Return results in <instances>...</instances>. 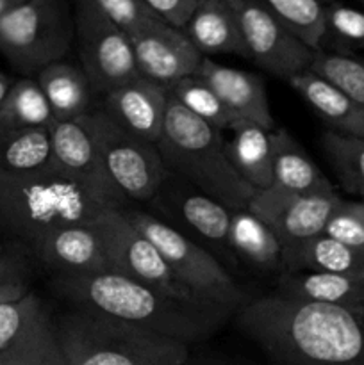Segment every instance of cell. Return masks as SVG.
<instances>
[{
	"instance_id": "6da1fadb",
	"label": "cell",
	"mask_w": 364,
	"mask_h": 365,
	"mask_svg": "<svg viewBox=\"0 0 364 365\" xmlns=\"http://www.w3.org/2000/svg\"><path fill=\"white\" fill-rule=\"evenodd\" d=\"M238 328L266 365H364V309L275 292L245 303L238 310Z\"/></svg>"
},
{
	"instance_id": "7a4b0ae2",
	"label": "cell",
	"mask_w": 364,
	"mask_h": 365,
	"mask_svg": "<svg viewBox=\"0 0 364 365\" xmlns=\"http://www.w3.org/2000/svg\"><path fill=\"white\" fill-rule=\"evenodd\" d=\"M54 287L74 307L106 314L188 346L207 341L227 319V314L186 305L116 271L81 277L56 274Z\"/></svg>"
},
{
	"instance_id": "3957f363",
	"label": "cell",
	"mask_w": 364,
	"mask_h": 365,
	"mask_svg": "<svg viewBox=\"0 0 364 365\" xmlns=\"http://www.w3.org/2000/svg\"><path fill=\"white\" fill-rule=\"evenodd\" d=\"M107 209L54 164L29 173H0V235L29 250L50 232L88 225Z\"/></svg>"
},
{
	"instance_id": "277c9868",
	"label": "cell",
	"mask_w": 364,
	"mask_h": 365,
	"mask_svg": "<svg viewBox=\"0 0 364 365\" xmlns=\"http://www.w3.org/2000/svg\"><path fill=\"white\" fill-rule=\"evenodd\" d=\"M157 150L171 175L232 212L248 209L256 189L232 166L221 130L189 113L171 95Z\"/></svg>"
},
{
	"instance_id": "5b68a950",
	"label": "cell",
	"mask_w": 364,
	"mask_h": 365,
	"mask_svg": "<svg viewBox=\"0 0 364 365\" xmlns=\"http://www.w3.org/2000/svg\"><path fill=\"white\" fill-rule=\"evenodd\" d=\"M57 328L66 365H184L191 355L184 342L81 307Z\"/></svg>"
},
{
	"instance_id": "8992f818",
	"label": "cell",
	"mask_w": 364,
	"mask_h": 365,
	"mask_svg": "<svg viewBox=\"0 0 364 365\" xmlns=\"http://www.w3.org/2000/svg\"><path fill=\"white\" fill-rule=\"evenodd\" d=\"M75 38L66 0H27L0 18V53L24 77L64 61Z\"/></svg>"
},
{
	"instance_id": "52a82bcc",
	"label": "cell",
	"mask_w": 364,
	"mask_h": 365,
	"mask_svg": "<svg viewBox=\"0 0 364 365\" xmlns=\"http://www.w3.org/2000/svg\"><path fill=\"white\" fill-rule=\"evenodd\" d=\"M121 212L136 230L159 250L168 266L202 302L227 312H238L245 305L241 289L227 267L200 242L153 214L127 207Z\"/></svg>"
},
{
	"instance_id": "ba28073f",
	"label": "cell",
	"mask_w": 364,
	"mask_h": 365,
	"mask_svg": "<svg viewBox=\"0 0 364 365\" xmlns=\"http://www.w3.org/2000/svg\"><path fill=\"white\" fill-rule=\"evenodd\" d=\"M77 121L91 135L121 195L132 202H152L170 177L157 146L128 134L102 109L89 110Z\"/></svg>"
},
{
	"instance_id": "9c48e42d",
	"label": "cell",
	"mask_w": 364,
	"mask_h": 365,
	"mask_svg": "<svg viewBox=\"0 0 364 365\" xmlns=\"http://www.w3.org/2000/svg\"><path fill=\"white\" fill-rule=\"evenodd\" d=\"M88 225L102 241L116 273L127 274L139 284L148 285L186 305L228 316L227 310L216 309L202 302L168 266L159 250L125 220L121 209L103 210Z\"/></svg>"
},
{
	"instance_id": "30bf717a",
	"label": "cell",
	"mask_w": 364,
	"mask_h": 365,
	"mask_svg": "<svg viewBox=\"0 0 364 365\" xmlns=\"http://www.w3.org/2000/svg\"><path fill=\"white\" fill-rule=\"evenodd\" d=\"M75 36L81 68L95 93L106 96L141 77L131 38L89 0H75Z\"/></svg>"
},
{
	"instance_id": "8fae6325",
	"label": "cell",
	"mask_w": 364,
	"mask_h": 365,
	"mask_svg": "<svg viewBox=\"0 0 364 365\" xmlns=\"http://www.w3.org/2000/svg\"><path fill=\"white\" fill-rule=\"evenodd\" d=\"M238 18L248 59L278 78L309 70L314 50L256 0H227Z\"/></svg>"
},
{
	"instance_id": "7c38bea8",
	"label": "cell",
	"mask_w": 364,
	"mask_h": 365,
	"mask_svg": "<svg viewBox=\"0 0 364 365\" xmlns=\"http://www.w3.org/2000/svg\"><path fill=\"white\" fill-rule=\"evenodd\" d=\"M0 365H66L57 319L34 292L0 305Z\"/></svg>"
},
{
	"instance_id": "4fadbf2b",
	"label": "cell",
	"mask_w": 364,
	"mask_h": 365,
	"mask_svg": "<svg viewBox=\"0 0 364 365\" xmlns=\"http://www.w3.org/2000/svg\"><path fill=\"white\" fill-rule=\"evenodd\" d=\"M152 202L163 214L202 239L203 248L209 250L223 266L238 264L228 242L232 210L171 173Z\"/></svg>"
},
{
	"instance_id": "5bb4252c",
	"label": "cell",
	"mask_w": 364,
	"mask_h": 365,
	"mask_svg": "<svg viewBox=\"0 0 364 365\" xmlns=\"http://www.w3.org/2000/svg\"><path fill=\"white\" fill-rule=\"evenodd\" d=\"M339 198L335 191L303 195L271 185L256 191L248 210L275 232L282 246H291L323 234Z\"/></svg>"
},
{
	"instance_id": "9a60e30c",
	"label": "cell",
	"mask_w": 364,
	"mask_h": 365,
	"mask_svg": "<svg viewBox=\"0 0 364 365\" xmlns=\"http://www.w3.org/2000/svg\"><path fill=\"white\" fill-rule=\"evenodd\" d=\"M50 146L57 170L109 209H125L127 198L107 173L91 135L79 121H56L50 127Z\"/></svg>"
},
{
	"instance_id": "2e32d148",
	"label": "cell",
	"mask_w": 364,
	"mask_h": 365,
	"mask_svg": "<svg viewBox=\"0 0 364 365\" xmlns=\"http://www.w3.org/2000/svg\"><path fill=\"white\" fill-rule=\"evenodd\" d=\"M128 38L141 77L168 89L175 82L195 75L203 59L182 29L171 27L163 20L153 21Z\"/></svg>"
},
{
	"instance_id": "e0dca14e",
	"label": "cell",
	"mask_w": 364,
	"mask_h": 365,
	"mask_svg": "<svg viewBox=\"0 0 364 365\" xmlns=\"http://www.w3.org/2000/svg\"><path fill=\"white\" fill-rule=\"evenodd\" d=\"M168 96L166 86L138 77L107 93L102 110L128 134L157 146L163 135Z\"/></svg>"
},
{
	"instance_id": "ac0fdd59",
	"label": "cell",
	"mask_w": 364,
	"mask_h": 365,
	"mask_svg": "<svg viewBox=\"0 0 364 365\" xmlns=\"http://www.w3.org/2000/svg\"><path fill=\"white\" fill-rule=\"evenodd\" d=\"M31 253L56 274L81 277L116 271L102 241L89 225L57 228L39 239Z\"/></svg>"
},
{
	"instance_id": "d6986e66",
	"label": "cell",
	"mask_w": 364,
	"mask_h": 365,
	"mask_svg": "<svg viewBox=\"0 0 364 365\" xmlns=\"http://www.w3.org/2000/svg\"><path fill=\"white\" fill-rule=\"evenodd\" d=\"M195 75L209 84L238 118L253 121L268 130L277 128L264 81L257 73L225 66L211 57H203Z\"/></svg>"
},
{
	"instance_id": "ffe728a7",
	"label": "cell",
	"mask_w": 364,
	"mask_h": 365,
	"mask_svg": "<svg viewBox=\"0 0 364 365\" xmlns=\"http://www.w3.org/2000/svg\"><path fill=\"white\" fill-rule=\"evenodd\" d=\"M182 31L203 57L239 56L248 59L238 18L227 0H198Z\"/></svg>"
},
{
	"instance_id": "44dd1931",
	"label": "cell",
	"mask_w": 364,
	"mask_h": 365,
	"mask_svg": "<svg viewBox=\"0 0 364 365\" xmlns=\"http://www.w3.org/2000/svg\"><path fill=\"white\" fill-rule=\"evenodd\" d=\"M288 82L327 123V130L364 138V109L345 93L310 70L295 75Z\"/></svg>"
},
{
	"instance_id": "7402d4cb",
	"label": "cell",
	"mask_w": 364,
	"mask_h": 365,
	"mask_svg": "<svg viewBox=\"0 0 364 365\" xmlns=\"http://www.w3.org/2000/svg\"><path fill=\"white\" fill-rule=\"evenodd\" d=\"M277 294L345 309H364V277L285 271L278 278Z\"/></svg>"
},
{
	"instance_id": "603a6c76",
	"label": "cell",
	"mask_w": 364,
	"mask_h": 365,
	"mask_svg": "<svg viewBox=\"0 0 364 365\" xmlns=\"http://www.w3.org/2000/svg\"><path fill=\"white\" fill-rule=\"evenodd\" d=\"M228 242L238 262L266 274L285 273L284 246L275 232L248 209L232 212Z\"/></svg>"
},
{
	"instance_id": "cb8c5ba5",
	"label": "cell",
	"mask_w": 364,
	"mask_h": 365,
	"mask_svg": "<svg viewBox=\"0 0 364 365\" xmlns=\"http://www.w3.org/2000/svg\"><path fill=\"white\" fill-rule=\"evenodd\" d=\"M231 141L227 143V155L234 170L246 184L256 191L273 185V130L261 127L248 120H238L231 128Z\"/></svg>"
},
{
	"instance_id": "d4e9b609",
	"label": "cell",
	"mask_w": 364,
	"mask_h": 365,
	"mask_svg": "<svg viewBox=\"0 0 364 365\" xmlns=\"http://www.w3.org/2000/svg\"><path fill=\"white\" fill-rule=\"evenodd\" d=\"M285 271L334 273L364 277V252L321 234L296 245L284 246Z\"/></svg>"
},
{
	"instance_id": "484cf974",
	"label": "cell",
	"mask_w": 364,
	"mask_h": 365,
	"mask_svg": "<svg viewBox=\"0 0 364 365\" xmlns=\"http://www.w3.org/2000/svg\"><path fill=\"white\" fill-rule=\"evenodd\" d=\"M273 141V185L291 192L316 195V192H334V185L307 155L305 150L285 128L277 127L271 134Z\"/></svg>"
},
{
	"instance_id": "4316f807",
	"label": "cell",
	"mask_w": 364,
	"mask_h": 365,
	"mask_svg": "<svg viewBox=\"0 0 364 365\" xmlns=\"http://www.w3.org/2000/svg\"><path fill=\"white\" fill-rule=\"evenodd\" d=\"M56 121H77L88 114L91 84L77 64L57 61L36 75Z\"/></svg>"
},
{
	"instance_id": "83f0119b",
	"label": "cell",
	"mask_w": 364,
	"mask_h": 365,
	"mask_svg": "<svg viewBox=\"0 0 364 365\" xmlns=\"http://www.w3.org/2000/svg\"><path fill=\"white\" fill-rule=\"evenodd\" d=\"M49 164H52L50 128L0 127V173H29Z\"/></svg>"
},
{
	"instance_id": "f1b7e54d",
	"label": "cell",
	"mask_w": 364,
	"mask_h": 365,
	"mask_svg": "<svg viewBox=\"0 0 364 365\" xmlns=\"http://www.w3.org/2000/svg\"><path fill=\"white\" fill-rule=\"evenodd\" d=\"M56 123L49 102L34 77L13 81L0 102V127L50 128Z\"/></svg>"
},
{
	"instance_id": "f546056e",
	"label": "cell",
	"mask_w": 364,
	"mask_h": 365,
	"mask_svg": "<svg viewBox=\"0 0 364 365\" xmlns=\"http://www.w3.org/2000/svg\"><path fill=\"white\" fill-rule=\"evenodd\" d=\"M277 16L314 52L323 46L327 34V4L323 0H256Z\"/></svg>"
},
{
	"instance_id": "4dcf8cb0",
	"label": "cell",
	"mask_w": 364,
	"mask_h": 365,
	"mask_svg": "<svg viewBox=\"0 0 364 365\" xmlns=\"http://www.w3.org/2000/svg\"><path fill=\"white\" fill-rule=\"evenodd\" d=\"M321 146L339 185L348 195L364 200V138L325 130Z\"/></svg>"
},
{
	"instance_id": "1f68e13d",
	"label": "cell",
	"mask_w": 364,
	"mask_h": 365,
	"mask_svg": "<svg viewBox=\"0 0 364 365\" xmlns=\"http://www.w3.org/2000/svg\"><path fill=\"white\" fill-rule=\"evenodd\" d=\"M318 77L345 93L364 109V57L355 53L321 48L314 53L309 68Z\"/></svg>"
},
{
	"instance_id": "d6a6232c",
	"label": "cell",
	"mask_w": 364,
	"mask_h": 365,
	"mask_svg": "<svg viewBox=\"0 0 364 365\" xmlns=\"http://www.w3.org/2000/svg\"><path fill=\"white\" fill-rule=\"evenodd\" d=\"M168 91L189 113H193L196 118L207 121L221 132L228 130L236 121L241 120L221 102L214 89L196 75L175 82Z\"/></svg>"
},
{
	"instance_id": "836d02e7",
	"label": "cell",
	"mask_w": 364,
	"mask_h": 365,
	"mask_svg": "<svg viewBox=\"0 0 364 365\" xmlns=\"http://www.w3.org/2000/svg\"><path fill=\"white\" fill-rule=\"evenodd\" d=\"M321 48L364 57V11L339 4H327V34Z\"/></svg>"
},
{
	"instance_id": "e575fe53",
	"label": "cell",
	"mask_w": 364,
	"mask_h": 365,
	"mask_svg": "<svg viewBox=\"0 0 364 365\" xmlns=\"http://www.w3.org/2000/svg\"><path fill=\"white\" fill-rule=\"evenodd\" d=\"M323 234L364 252V200L339 198Z\"/></svg>"
},
{
	"instance_id": "d590c367",
	"label": "cell",
	"mask_w": 364,
	"mask_h": 365,
	"mask_svg": "<svg viewBox=\"0 0 364 365\" xmlns=\"http://www.w3.org/2000/svg\"><path fill=\"white\" fill-rule=\"evenodd\" d=\"M107 20L121 29L127 36L143 31L153 21L161 20L141 0H89Z\"/></svg>"
},
{
	"instance_id": "8d00e7d4",
	"label": "cell",
	"mask_w": 364,
	"mask_h": 365,
	"mask_svg": "<svg viewBox=\"0 0 364 365\" xmlns=\"http://www.w3.org/2000/svg\"><path fill=\"white\" fill-rule=\"evenodd\" d=\"M31 291L29 269L18 253L9 252L0 260V305L16 303Z\"/></svg>"
},
{
	"instance_id": "74e56055",
	"label": "cell",
	"mask_w": 364,
	"mask_h": 365,
	"mask_svg": "<svg viewBox=\"0 0 364 365\" xmlns=\"http://www.w3.org/2000/svg\"><path fill=\"white\" fill-rule=\"evenodd\" d=\"M141 2L171 27L182 29L195 11L198 0H141Z\"/></svg>"
},
{
	"instance_id": "f35d334b",
	"label": "cell",
	"mask_w": 364,
	"mask_h": 365,
	"mask_svg": "<svg viewBox=\"0 0 364 365\" xmlns=\"http://www.w3.org/2000/svg\"><path fill=\"white\" fill-rule=\"evenodd\" d=\"M24 2H27V0H0V18H4L7 13L16 9V7L21 6Z\"/></svg>"
},
{
	"instance_id": "ab89813d",
	"label": "cell",
	"mask_w": 364,
	"mask_h": 365,
	"mask_svg": "<svg viewBox=\"0 0 364 365\" xmlns=\"http://www.w3.org/2000/svg\"><path fill=\"white\" fill-rule=\"evenodd\" d=\"M184 365H239V364L228 362V360H225V359H203V360H198L196 364H193L191 355H189L188 362H186Z\"/></svg>"
},
{
	"instance_id": "60d3db41",
	"label": "cell",
	"mask_w": 364,
	"mask_h": 365,
	"mask_svg": "<svg viewBox=\"0 0 364 365\" xmlns=\"http://www.w3.org/2000/svg\"><path fill=\"white\" fill-rule=\"evenodd\" d=\"M11 84H13V78H11L7 73H4V71H0V102H2V98L6 96L7 89L11 88Z\"/></svg>"
},
{
	"instance_id": "b9f144b4",
	"label": "cell",
	"mask_w": 364,
	"mask_h": 365,
	"mask_svg": "<svg viewBox=\"0 0 364 365\" xmlns=\"http://www.w3.org/2000/svg\"><path fill=\"white\" fill-rule=\"evenodd\" d=\"M7 253H9V250H7V248H6V245H4V242L0 241V260H2L4 257L7 255Z\"/></svg>"
},
{
	"instance_id": "7bdbcfd3",
	"label": "cell",
	"mask_w": 364,
	"mask_h": 365,
	"mask_svg": "<svg viewBox=\"0 0 364 365\" xmlns=\"http://www.w3.org/2000/svg\"><path fill=\"white\" fill-rule=\"evenodd\" d=\"M323 2H325V4H328V2H332V0H323Z\"/></svg>"
},
{
	"instance_id": "ee69618b",
	"label": "cell",
	"mask_w": 364,
	"mask_h": 365,
	"mask_svg": "<svg viewBox=\"0 0 364 365\" xmlns=\"http://www.w3.org/2000/svg\"><path fill=\"white\" fill-rule=\"evenodd\" d=\"M360 2H363V6H364V0H360Z\"/></svg>"
}]
</instances>
